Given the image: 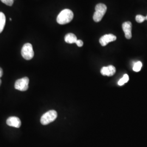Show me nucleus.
Here are the masks:
<instances>
[{
    "mask_svg": "<svg viewBox=\"0 0 147 147\" xmlns=\"http://www.w3.org/2000/svg\"><path fill=\"white\" fill-rule=\"evenodd\" d=\"M74 14L73 11L68 9H64L58 14L57 18V22L60 25L67 24L73 20Z\"/></svg>",
    "mask_w": 147,
    "mask_h": 147,
    "instance_id": "1",
    "label": "nucleus"
},
{
    "mask_svg": "<svg viewBox=\"0 0 147 147\" xmlns=\"http://www.w3.org/2000/svg\"><path fill=\"white\" fill-rule=\"evenodd\" d=\"M95 11L93 15V20L95 22L101 21L107 11L106 5L103 3H99L95 6Z\"/></svg>",
    "mask_w": 147,
    "mask_h": 147,
    "instance_id": "2",
    "label": "nucleus"
},
{
    "mask_svg": "<svg viewBox=\"0 0 147 147\" xmlns=\"http://www.w3.org/2000/svg\"><path fill=\"white\" fill-rule=\"evenodd\" d=\"M57 117V113L56 111L50 110L44 113L40 118V123L46 125L55 121Z\"/></svg>",
    "mask_w": 147,
    "mask_h": 147,
    "instance_id": "3",
    "label": "nucleus"
},
{
    "mask_svg": "<svg viewBox=\"0 0 147 147\" xmlns=\"http://www.w3.org/2000/svg\"><path fill=\"white\" fill-rule=\"evenodd\" d=\"M21 55L23 58L26 60H30L34 56V51L31 44L26 43L21 50Z\"/></svg>",
    "mask_w": 147,
    "mask_h": 147,
    "instance_id": "4",
    "label": "nucleus"
},
{
    "mask_svg": "<svg viewBox=\"0 0 147 147\" xmlns=\"http://www.w3.org/2000/svg\"><path fill=\"white\" fill-rule=\"evenodd\" d=\"M29 79L27 77L19 79L16 81L14 87L16 89L20 91H26L28 88Z\"/></svg>",
    "mask_w": 147,
    "mask_h": 147,
    "instance_id": "5",
    "label": "nucleus"
},
{
    "mask_svg": "<svg viewBox=\"0 0 147 147\" xmlns=\"http://www.w3.org/2000/svg\"><path fill=\"white\" fill-rule=\"evenodd\" d=\"M116 39H117L116 36L112 34H105L102 37L100 38L99 42L102 47H105L106 45H107L109 42L115 41Z\"/></svg>",
    "mask_w": 147,
    "mask_h": 147,
    "instance_id": "6",
    "label": "nucleus"
},
{
    "mask_svg": "<svg viewBox=\"0 0 147 147\" xmlns=\"http://www.w3.org/2000/svg\"><path fill=\"white\" fill-rule=\"evenodd\" d=\"M122 28L125 33L126 39H130L132 37V24L130 21H126L122 24Z\"/></svg>",
    "mask_w": 147,
    "mask_h": 147,
    "instance_id": "7",
    "label": "nucleus"
},
{
    "mask_svg": "<svg viewBox=\"0 0 147 147\" xmlns=\"http://www.w3.org/2000/svg\"><path fill=\"white\" fill-rule=\"evenodd\" d=\"M7 124L11 127L19 128L21 125L20 119L16 117H11L7 120Z\"/></svg>",
    "mask_w": 147,
    "mask_h": 147,
    "instance_id": "8",
    "label": "nucleus"
},
{
    "mask_svg": "<svg viewBox=\"0 0 147 147\" xmlns=\"http://www.w3.org/2000/svg\"><path fill=\"white\" fill-rule=\"evenodd\" d=\"M116 73V68L113 65H109L108 67H104L101 69V73L102 75L111 76Z\"/></svg>",
    "mask_w": 147,
    "mask_h": 147,
    "instance_id": "9",
    "label": "nucleus"
},
{
    "mask_svg": "<svg viewBox=\"0 0 147 147\" xmlns=\"http://www.w3.org/2000/svg\"><path fill=\"white\" fill-rule=\"evenodd\" d=\"M65 42L68 44L76 43L78 40L77 37L73 33H68L64 37Z\"/></svg>",
    "mask_w": 147,
    "mask_h": 147,
    "instance_id": "10",
    "label": "nucleus"
},
{
    "mask_svg": "<svg viewBox=\"0 0 147 147\" xmlns=\"http://www.w3.org/2000/svg\"><path fill=\"white\" fill-rule=\"evenodd\" d=\"M5 16L3 13L0 12V33L3 31L5 26Z\"/></svg>",
    "mask_w": 147,
    "mask_h": 147,
    "instance_id": "11",
    "label": "nucleus"
},
{
    "mask_svg": "<svg viewBox=\"0 0 147 147\" xmlns=\"http://www.w3.org/2000/svg\"><path fill=\"white\" fill-rule=\"evenodd\" d=\"M129 79V78L128 75L125 74L123 76V77L121 79L119 80V81L118 82V85H119V86H123V84H125V83L128 82Z\"/></svg>",
    "mask_w": 147,
    "mask_h": 147,
    "instance_id": "12",
    "label": "nucleus"
},
{
    "mask_svg": "<svg viewBox=\"0 0 147 147\" xmlns=\"http://www.w3.org/2000/svg\"><path fill=\"white\" fill-rule=\"evenodd\" d=\"M142 63L138 61L136 63H135L133 67V70L136 71V72H138L141 70V69L142 68Z\"/></svg>",
    "mask_w": 147,
    "mask_h": 147,
    "instance_id": "13",
    "label": "nucleus"
},
{
    "mask_svg": "<svg viewBox=\"0 0 147 147\" xmlns=\"http://www.w3.org/2000/svg\"><path fill=\"white\" fill-rule=\"evenodd\" d=\"M146 20V17L141 15H137L136 16V20L138 23H142L144 20Z\"/></svg>",
    "mask_w": 147,
    "mask_h": 147,
    "instance_id": "14",
    "label": "nucleus"
},
{
    "mask_svg": "<svg viewBox=\"0 0 147 147\" xmlns=\"http://www.w3.org/2000/svg\"><path fill=\"white\" fill-rule=\"evenodd\" d=\"M2 2L5 4L6 5L11 6L14 3V0H1Z\"/></svg>",
    "mask_w": 147,
    "mask_h": 147,
    "instance_id": "15",
    "label": "nucleus"
},
{
    "mask_svg": "<svg viewBox=\"0 0 147 147\" xmlns=\"http://www.w3.org/2000/svg\"><path fill=\"white\" fill-rule=\"evenodd\" d=\"M76 45H77L79 47H82L83 46V45H84V42H82L81 40H78H78L76 41Z\"/></svg>",
    "mask_w": 147,
    "mask_h": 147,
    "instance_id": "16",
    "label": "nucleus"
},
{
    "mask_svg": "<svg viewBox=\"0 0 147 147\" xmlns=\"http://www.w3.org/2000/svg\"><path fill=\"white\" fill-rule=\"evenodd\" d=\"M3 70H2V69L1 68H0V78L2 76V75H3Z\"/></svg>",
    "mask_w": 147,
    "mask_h": 147,
    "instance_id": "17",
    "label": "nucleus"
},
{
    "mask_svg": "<svg viewBox=\"0 0 147 147\" xmlns=\"http://www.w3.org/2000/svg\"><path fill=\"white\" fill-rule=\"evenodd\" d=\"M1 80L0 79V86H1Z\"/></svg>",
    "mask_w": 147,
    "mask_h": 147,
    "instance_id": "18",
    "label": "nucleus"
},
{
    "mask_svg": "<svg viewBox=\"0 0 147 147\" xmlns=\"http://www.w3.org/2000/svg\"><path fill=\"white\" fill-rule=\"evenodd\" d=\"M146 20H147V16H146Z\"/></svg>",
    "mask_w": 147,
    "mask_h": 147,
    "instance_id": "19",
    "label": "nucleus"
}]
</instances>
